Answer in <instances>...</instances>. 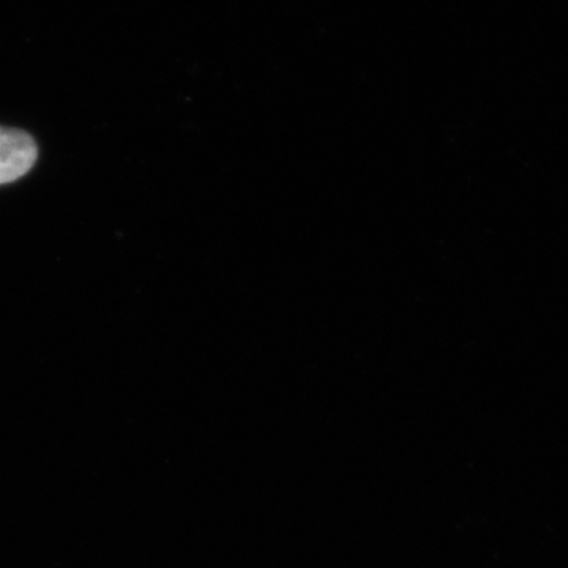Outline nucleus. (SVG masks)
<instances>
[{"instance_id":"1","label":"nucleus","mask_w":568,"mask_h":568,"mask_svg":"<svg viewBox=\"0 0 568 568\" xmlns=\"http://www.w3.org/2000/svg\"><path fill=\"white\" fill-rule=\"evenodd\" d=\"M37 153L31 134L0 126V185L28 174L37 162Z\"/></svg>"}]
</instances>
